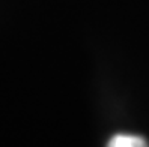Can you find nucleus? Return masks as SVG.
<instances>
[{"instance_id": "nucleus-1", "label": "nucleus", "mask_w": 149, "mask_h": 147, "mask_svg": "<svg viewBox=\"0 0 149 147\" xmlns=\"http://www.w3.org/2000/svg\"><path fill=\"white\" fill-rule=\"evenodd\" d=\"M107 147H149L148 141L140 135L118 134L110 138Z\"/></svg>"}]
</instances>
